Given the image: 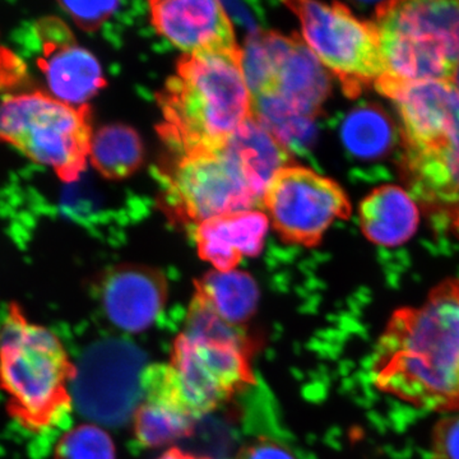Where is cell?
Segmentation results:
<instances>
[{
    "label": "cell",
    "instance_id": "obj_1",
    "mask_svg": "<svg viewBox=\"0 0 459 459\" xmlns=\"http://www.w3.org/2000/svg\"><path fill=\"white\" fill-rule=\"evenodd\" d=\"M370 377L377 391L411 406L459 413V279L442 281L419 307L394 310Z\"/></svg>",
    "mask_w": 459,
    "mask_h": 459
},
{
    "label": "cell",
    "instance_id": "obj_2",
    "mask_svg": "<svg viewBox=\"0 0 459 459\" xmlns=\"http://www.w3.org/2000/svg\"><path fill=\"white\" fill-rule=\"evenodd\" d=\"M162 140L179 155L217 150L253 117V100L238 54L184 56L157 95Z\"/></svg>",
    "mask_w": 459,
    "mask_h": 459
},
{
    "label": "cell",
    "instance_id": "obj_3",
    "mask_svg": "<svg viewBox=\"0 0 459 459\" xmlns=\"http://www.w3.org/2000/svg\"><path fill=\"white\" fill-rule=\"evenodd\" d=\"M243 71L253 117L285 146L305 143L331 95V74L299 36L261 31L247 39Z\"/></svg>",
    "mask_w": 459,
    "mask_h": 459
},
{
    "label": "cell",
    "instance_id": "obj_4",
    "mask_svg": "<svg viewBox=\"0 0 459 459\" xmlns=\"http://www.w3.org/2000/svg\"><path fill=\"white\" fill-rule=\"evenodd\" d=\"M74 377L56 334L9 307L0 328V389L12 418L30 433L62 427L74 407Z\"/></svg>",
    "mask_w": 459,
    "mask_h": 459
},
{
    "label": "cell",
    "instance_id": "obj_5",
    "mask_svg": "<svg viewBox=\"0 0 459 459\" xmlns=\"http://www.w3.org/2000/svg\"><path fill=\"white\" fill-rule=\"evenodd\" d=\"M258 347L244 329L223 322L197 298L186 329L174 341L170 367L190 415L201 418L255 383Z\"/></svg>",
    "mask_w": 459,
    "mask_h": 459
},
{
    "label": "cell",
    "instance_id": "obj_6",
    "mask_svg": "<svg viewBox=\"0 0 459 459\" xmlns=\"http://www.w3.org/2000/svg\"><path fill=\"white\" fill-rule=\"evenodd\" d=\"M385 77L377 92L427 81L457 82L459 2L380 3L376 11Z\"/></svg>",
    "mask_w": 459,
    "mask_h": 459
},
{
    "label": "cell",
    "instance_id": "obj_7",
    "mask_svg": "<svg viewBox=\"0 0 459 459\" xmlns=\"http://www.w3.org/2000/svg\"><path fill=\"white\" fill-rule=\"evenodd\" d=\"M400 117L407 168L427 197H459V84L427 81L383 90Z\"/></svg>",
    "mask_w": 459,
    "mask_h": 459
},
{
    "label": "cell",
    "instance_id": "obj_8",
    "mask_svg": "<svg viewBox=\"0 0 459 459\" xmlns=\"http://www.w3.org/2000/svg\"><path fill=\"white\" fill-rule=\"evenodd\" d=\"M92 137L89 105L72 107L40 91L0 101V143L47 166L66 184L86 171Z\"/></svg>",
    "mask_w": 459,
    "mask_h": 459
},
{
    "label": "cell",
    "instance_id": "obj_9",
    "mask_svg": "<svg viewBox=\"0 0 459 459\" xmlns=\"http://www.w3.org/2000/svg\"><path fill=\"white\" fill-rule=\"evenodd\" d=\"M286 5L300 20L305 44L349 98L376 89L385 77L376 23L356 17L341 3L307 0Z\"/></svg>",
    "mask_w": 459,
    "mask_h": 459
},
{
    "label": "cell",
    "instance_id": "obj_10",
    "mask_svg": "<svg viewBox=\"0 0 459 459\" xmlns=\"http://www.w3.org/2000/svg\"><path fill=\"white\" fill-rule=\"evenodd\" d=\"M165 179L172 212L197 225L223 214L255 210L264 195L226 144L183 153Z\"/></svg>",
    "mask_w": 459,
    "mask_h": 459
},
{
    "label": "cell",
    "instance_id": "obj_11",
    "mask_svg": "<svg viewBox=\"0 0 459 459\" xmlns=\"http://www.w3.org/2000/svg\"><path fill=\"white\" fill-rule=\"evenodd\" d=\"M146 356L128 341L108 338L84 351L75 364L74 404L93 422L122 427L143 401Z\"/></svg>",
    "mask_w": 459,
    "mask_h": 459
},
{
    "label": "cell",
    "instance_id": "obj_12",
    "mask_svg": "<svg viewBox=\"0 0 459 459\" xmlns=\"http://www.w3.org/2000/svg\"><path fill=\"white\" fill-rule=\"evenodd\" d=\"M263 204L283 241L307 247L318 246L334 222L352 212L340 184L303 166L290 165L277 172Z\"/></svg>",
    "mask_w": 459,
    "mask_h": 459
},
{
    "label": "cell",
    "instance_id": "obj_13",
    "mask_svg": "<svg viewBox=\"0 0 459 459\" xmlns=\"http://www.w3.org/2000/svg\"><path fill=\"white\" fill-rule=\"evenodd\" d=\"M38 38L41 44L39 66L49 95L72 107L89 105L107 86L96 56L80 47L69 27L56 17L39 22Z\"/></svg>",
    "mask_w": 459,
    "mask_h": 459
},
{
    "label": "cell",
    "instance_id": "obj_14",
    "mask_svg": "<svg viewBox=\"0 0 459 459\" xmlns=\"http://www.w3.org/2000/svg\"><path fill=\"white\" fill-rule=\"evenodd\" d=\"M151 20L160 35L184 56L241 53L225 5L211 0L151 2Z\"/></svg>",
    "mask_w": 459,
    "mask_h": 459
},
{
    "label": "cell",
    "instance_id": "obj_15",
    "mask_svg": "<svg viewBox=\"0 0 459 459\" xmlns=\"http://www.w3.org/2000/svg\"><path fill=\"white\" fill-rule=\"evenodd\" d=\"M165 274L157 268L120 264L108 270L100 283L105 316L131 333L146 331L159 318L168 301Z\"/></svg>",
    "mask_w": 459,
    "mask_h": 459
},
{
    "label": "cell",
    "instance_id": "obj_16",
    "mask_svg": "<svg viewBox=\"0 0 459 459\" xmlns=\"http://www.w3.org/2000/svg\"><path fill=\"white\" fill-rule=\"evenodd\" d=\"M142 385L144 401L133 416L138 442L147 448H159L190 437L195 418L184 403L170 364L146 368Z\"/></svg>",
    "mask_w": 459,
    "mask_h": 459
},
{
    "label": "cell",
    "instance_id": "obj_17",
    "mask_svg": "<svg viewBox=\"0 0 459 459\" xmlns=\"http://www.w3.org/2000/svg\"><path fill=\"white\" fill-rule=\"evenodd\" d=\"M268 225L267 214L255 210L207 220L195 230L199 255L216 271H234L244 256L261 255Z\"/></svg>",
    "mask_w": 459,
    "mask_h": 459
},
{
    "label": "cell",
    "instance_id": "obj_18",
    "mask_svg": "<svg viewBox=\"0 0 459 459\" xmlns=\"http://www.w3.org/2000/svg\"><path fill=\"white\" fill-rule=\"evenodd\" d=\"M421 213L412 195L394 184L371 190L359 205L364 237L377 247H398L415 237Z\"/></svg>",
    "mask_w": 459,
    "mask_h": 459
},
{
    "label": "cell",
    "instance_id": "obj_19",
    "mask_svg": "<svg viewBox=\"0 0 459 459\" xmlns=\"http://www.w3.org/2000/svg\"><path fill=\"white\" fill-rule=\"evenodd\" d=\"M195 298L219 318L235 327L252 319L259 304V289L247 272L210 271L195 281Z\"/></svg>",
    "mask_w": 459,
    "mask_h": 459
},
{
    "label": "cell",
    "instance_id": "obj_20",
    "mask_svg": "<svg viewBox=\"0 0 459 459\" xmlns=\"http://www.w3.org/2000/svg\"><path fill=\"white\" fill-rule=\"evenodd\" d=\"M225 144L238 157L263 195L277 172L290 166L291 161L285 144L255 117L247 120Z\"/></svg>",
    "mask_w": 459,
    "mask_h": 459
},
{
    "label": "cell",
    "instance_id": "obj_21",
    "mask_svg": "<svg viewBox=\"0 0 459 459\" xmlns=\"http://www.w3.org/2000/svg\"><path fill=\"white\" fill-rule=\"evenodd\" d=\"M143 156V143L131 126L110 124L93 133L90 162L107 179L131 177L141 168Z\"/></svg>",
    "mask_w": 459,
    "mask_h": 459
},
{
    "label": "cell",
    "instance_id": "obj_22",
    "mask_svg": "<svg viewBox=\"0 0 459 459\" xmlns=\"http://www.w3.org/2000/svg\"><path fill=\"white\" fill-rule=\"evenodd\" d=\"M341 141L356 159H380L394 146V123L376 105L353 108L341 126Z\"/></svg>",
    "mask_w": 459,
    "mask_h": 459
},
{
    "label": "cell",
    "instance_id": "obj_23",
    "mask_svg": "<svg viewBox=\"0 0 459 459\" xmlns=\"http://www.w3.org/2000/svg\"><path fill=\"white\" fill-rule=\"evenodd\" d=\"M56 459H115L114 442L98 425H80L63 435Z\"/></svg>",
    "mask_w": 459,
    "mask_h": 459
},
{
    "label": "cell",
    "instance_id": "obj_24",
    "mask_svg": "<svg viewBox=\"0 0 459 459\" xmlns=\"http://www.w3.org/2000/svg\"><path fill=\"white\" fill-rule=\"evenodd\" d=\"M59 5L84 31H95L105 21L113 16L120 3L63 2L59 3Z\"/></svg>",
    "mask_w": 459,
    "mask_h": 459
},
{
    "label": "cell",
    "instance_id": "obj_25",
    "mask_svg": "<svg viewBox=\"0 0 459 459\" xmlns=\"http://www.w3.org/2000/svg\"><path fill=\"white\" fill-rule=\"evenodd\" d=\"M430 459H459V413L446 415L434 425Z\"/></svg>",
    "mask_w": 459,
    "mask_h": 459
},
{
    "label": "cell",
    "instance_id": "obj_26",
    "mask_svg": "<svg viewBox=\"0 0 459 459\" xmlns=\"http://www.w3.org/2000/svg\"><path fill=\"white\" fill-rule=\"evenodd\" d=\"M235 459H296L294 455L268 437H259L238 451Z\"/></svg>",
    "mask_w": 459,
    "mask_h": 459
},
{
    "label": "cell",
    "instance_id": "obj_27",
    "mask_svg": "<svg viewBox=\"0 0 459 459\" xmlns=\"http://www.w3.org/2000/svg\"><path fill=\"white\" fill-rule=\"evenodd\" d=\"M159 459H210L207 457H199L192 453L180 451L179 448H171L170 451L164 453Z\"/></svg>",
    "mask_w": 459,
    "mask_h": 459
},
{
    "label": "cell",
    "instance_id": "obj_28",
    "mask_svg": "<svg viewBox=\"0 0 459 459\" xmlns=\"http://www.w3.org/2000/svg\"><path fill=\"white\" fill-rule=\"evenodd\" d=\"M452 223L453 228H455V231L459 234V198L452 207Z\"/></svg>",
    "mask_w": 459,
    "mask_h": 459
}]
</instances>
